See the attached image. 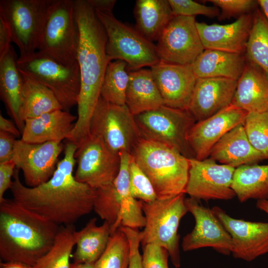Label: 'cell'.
<instances>
[{
  "label": "cell",
  "instance_id": "ee69618b",
  "mask_svg": "<svg viewBox=\"0 0 268 268\" xmlns=\"http://www.w3.org/2000/svg\"><path fill=\"white\" fill-rule=\"evenodd\" d=\"M15 168L12 160L0 163V202L4 200L5 192L11 188Z\"/></svg>",
  "mask_w": 268,
  "mask_h": 268
},
{
  "label": "cell",
  "instance_id": "5b68a950",
  "mask_svg": "<svg viewBox=\"0 0 268 268\" xmlns=\"http://www.w3.org/2000/svg\"><path fill=\"white\" fill-rule=\"evenodd\" d=\"M185 193L145 202L140 201L145 218L141 244H154L166 249L176 268L181 266L178 230L181 219L188 212Z\"/></svg>",
  "mask_w": 268,
  "mask_h": 268
},
{
  "label": "cell",
  "instance_id": "2e32d148",
  "mask_svg": "<svg viewBox=\"0 0 268 268\" xmlns=\"http://www.w3.org/2000/svg\"><path fill=\"white\" fill-rule=\"evenodd\" d=\"M63 149L61 141L30 143L15 140L12 161L22 170L26 186L37 187L52 177Z\"/></svg>",
  "mask_w": 268,
  "mask_h": 268
},
{
  "label": "cell",
  "instance_id": "277c9868",
  "mask_svg": "<svg viewBox=\"0 0 268 268\" xmlns=\"http://www.w3.org/2000/svg\"><path fill=\"white\" fill-rule=\"evenodd\" d=\"M130 154L151 181L158 199L185 193L190 165L179 152L142 137Z\"/></svg>",
  "mask_w": 268,
  "mask_h": 268
},
{
  "label": "cell",
  "instance_id": "f35d334b",
  "mask_svg": "<svg viewBox=\"0 0 268 268\" xmlns=\"http://www.w3.org/2000/svg\"><path fill=\"white\" fill-rule=\"evenodd\" d=\"M129 176L131 193L135 199L149 202L158 199L151 181L132 155L129 165Z\"/></svg>",
  "mask_w": 268,
  "mask_h": 268
},
{
  "label": "cell",
  "instance_id": "7dc6e473",
  "mask_svg": "<svg viewBox=\"0 0 268 268\" xmlns=\"http://www.w3.org/2000/svg\"><path fill=\"white\" fill-rule=\"evenodd\" d=\"M0 131L8 133L14 136H19L21 134L16 125L0 114Z\"/></svg>",
  "mask_w": 268,
  "mask_h": 268
},
{
  "label": "cell",
  "instance_id": "60d3db41",
  "mask_svg": "<svg viewBox=\"0 0 268 268\" xmlns=\"http://www.w3.org/2000/svg\"><path fill=\"white\" fill-rule=\"evenodd\" d=\"M208 1L221 9L220 18H226L231 16L249 13L258 4L253 0H209Z\"/></svg>",
  "mask_w": 268,
  "mask_h": 268
},
{
  "label": "cell",
  "instance_id": "b9f144b4",
  "mask_svg": "<svg viewBox=\"0 0 268 268\" xmlns=\"http://www.w3.org/2000/svg\"><path fill=\"white\" fill-rule=\"evenodd\" d=\"M143 248V268H169L168 251L154 244H147Z\"/></svg>",
  "mask_w": 268,
  "mask_h": 268
},
{
  "label": "cell",
  "instance_id": "5bb4252c",
  "mask_svg": "<svg viewBox=\"0 0 268 268\" xmlns=\"http://www.w3.org/2000/svg\"><path fill=\"white\" fill-rule=\"evenodd\" d=\"M189 171L185 193L190 197L207 201L230 200L236 194L231 188L235 168L219 164L208 157L202 160L189 159Z\"/></svg>",
  "mask_w": 268,
  "mask_h": 268
},
{
  "label": "cell",
  "instance_id": "7402d4cb",
  "mask_svg": "<svg viewBox=\"0 0 268 268\" xmlns=\"http://www.w3.org/2000/svg\"><path fill=\"white\" fill-rule=\"evenodd\" d=\"M231 104L248 113L268 111V74L247 59Z\"/></svg>",
  "mask_w": 268,
  "mask_h": 268
},
{
  "label": "cell",
  "instance_id": "4dcf8cb0",
  "mask_svg": "<svg viewBox=\"0 0 268 268\" xmlns=\"http://www.w3.org/2000/svg\"><path fill=\"white\" fill-rule=\"evenodd\" d=\"M96 218L89 220L77 231L76 249L73 254L74 263L94 264L107 247L111 235V225L106 222L96 225Z\"/></svg>",
  "mask_w": 268,
  "mask_h": 268
},
{
  "label": "cell",
  "instance_id": "ffe728a7",
  "mask_svg": "<svg viewBox=\"0 0 268 268\" xmlns=\"http://www.w3.org/2000/svg\"><path fill=\"white\" fill-rule=\"evenodd\" d=\"M237 83V80L224 77L198 78L188 109L196 122L230 106Z\"/></svg>",
  "mask_w": 268,
  "mask_h": 268
},
{
  "label": "cell",
  "instance_id": "9a60e30c",
  "mask_svg": "<svg viewBox=\"0 0 268 268\" xmlns=\"http://www.w3.org/2000/svg\"><path fill=\"white\" fill-rule=\"evenodd\" d=\"M188 209L193 215L195 226L193 230L184 237L182 248L184 251L211 247L224 255L231 254L232 240L211 209L204 206L201 201L191 197L185 199Z\"/></svg>",
  "mask_w": 268,
  "mask_h": 268
},
{
  "label": "cell",
  "instance_id": "7c38bea8",
  "mask_svg": "<svg viewBox=\"0 0 268 268\" xmlns=\"http://www.w3.org/2000/svg\"><path fill=\"white\" fill-rule=\"evenodd\" d=\"M75 158V179L95 189L113 183L119 171L120 154L96 135L89 134L78 144Z\"/></svg>",
  "mask_w": 268,
  "mask_h": 268
},
{
  "label": "cell",
  "instance_id": "3957f363",
  "mask_svg": "<svg viewBox=\"0 0 268 268\" xmlns=\"http://www.w3.org/2000/svg\"><path fill=\"white\" fill-rule=\"evenodd\" d=\"M60 226L13 199L0 202V257L34 267L53 246Z\"/></svg>",
  "mask_w": 268,
  "mask_h": 268
},
{
  "label": "cell",
  "instance_id": "7bdbcfd3",
  "mask_svg": "<svg viewBox=\"0 0 268 268\" xmlns=\"http://www.w3.org/2000/svg\"><path fill=\"white\" fill-rule=\"evenodd\" d=\"M119 229L126 235L130 245L129 268H143L142 255L139 246L142 240V232L138 229L120 226Z\"/></svg>",
  "mask_w": 268,
  "mask_h": 268
},
{
  "label": "cell",
  "instance_id": "d590c367",
  "mask_svg": "<svg viewBox=\"0 0 268 268\" xmlns=\"http://www.w3.org/2000/svg\"><path fill=\"white\" fill-rule=\"evenodd\" d=\"M93 210L110 224L111 235L121 226V203L113 183L95 189Z\"/></svg>",
  "mask_w": 268,
  "mask_h": 268
},
{
  "label": "cell",
  "instance_id": "74e56055",
  "mask_svg": "<svg viewBox=\"0 0 268 268\" xmlns=\"http://www.w3.org/2000/svg\"><path fill=\"white\" fill-rule=\"evenodd\" d=\"M243 125L251 144L268 159V111L248 113Z\"/></svg>",
  "mask_w": 268,
  "mask_h": 268
},
{
  "label": "cell",
  "instance_id": "1f68e13d",
  "mask_svg": "<svg viewBox=\"0 0 268 268\" xmlns=\"http://www.w3.org/2000/svg\"><path fill=\"white\" fill-rule=\"evenodd\" d=\"M231 188L242 203L252 199L268 200V164L235 168Z\"/></svg>",
  "mask_w": 268,
  "mask_h": 268
},
{
  "label": "cell",
  "instance_id": "52a82bcc",
  "mask_svg": "<svg viewBox=\"0 0 268 268\" xmlns=\"http://www.w3.org/2000/svg\"><path fill=\"white\" fill-rule=\"evenodd\" d=\"M79 29L73 0H55L38 51L65 66L77 63Z\"/></svg>",
  "mask_w": 268,
  "mask_h": 268
},
{
  "label": "cell",
  "instance_id": "8d00e7d4",
  "mask_svg": "<svg viewBox=\"0 0 268 268\" xmlns=\"http://www.w3.org/2000/svg\"><path fill=\"white\" fill-rule=\"evenodd\" d=\"M130 245L119 228L111 235L105 251L94 263L95 268H129Z\"/></svg>",
  "mask_w": 268,
  "mask_h": 268
},
{
  "label": "cell",
  "instance_id": "681fc988",
  "mask_svg": "<svg viewBox=\"0 0 268 268\" xmlns=\"http://www.w3.org/2000/svg\"><path fill=\"white\" fill-rule=\"evenodd\" d=\"M0 268H34L22 263L18 262H1Z\"/></svg>",
  "mask_w": 268,
  "mask_h": 268
},
{
  "label": "cell",
  "instance_id": "f5cc1de1",
  "mask_svg": "<svg viewBox=\"0 0 268 268\" xmlns=\"http://www.w3.org/2000/svg\"><path fill=\"white\" fill-rule=\"evenodd\" d=\"M70 268H95L94 264L93 263H73L70 264Z\"/></svg>",
  "mask_w": 268,
  "mask_h": 268
},
{
  "label": "cell",
  "instance_id": "6da1fadb",
  "mask_svg": "<svg viewBox=\"0 0 268 268\" xmlns=\"http://www.w3.org/2000/svg\"><path fill=\"white\" fill-rule=\"evenodd\" d=\"M77 146L68 141L64 156L52 177L35 187L24 185L16 167L10 188L13 199L25 207L61 226L73 225L93 210L95 189L77 181L73 172Z\"/></svg>",
  "mask_w": 268,
  "mask_h": 268
},
{
  "label": "cell",
  "instance_id": "83f0119b",
  "mask_svg": "<svg viewBox=\"0 0 268 268\" xmlns=\"http://www.w3.org/2000/svg\"><path fill=\"white\" fill-rule=\"evenodd\" d=\"M134 14L136 29L152 42L157 41L175 16L168 0H137Z\"/></svg>",
  "mask_w": 268,
  "mask_h": 268
},
{
  "label": "cell",
  "instance_id": "4316f807",
  "mask_svg": "<svg viewBox=\"0 0 268 268\" xmlns=\"http://www.w3.org/2000/svg\"><path fill=\"white\" fill-rule=\"evenodd\" d=\"M129 76L125 104L133 115L151 111L164 105L150 69L132 70L129 72Z\"/></svg>",
  "mask_w": 268,
  "mask_h": 268
},
{
  "label": "cell",
  "instance_id": "484cf974",
  "mask_svg": "<svg viewBox=\"0 0 268 268\" xmlns=\"http://www.w3.org/2000/svg\"><path fill=\"white\" fill-rule=\"evenodd\" d=\"M242 54L205 49L192 64L198 78L224 77L238 80L245 67Z\"/></svg>",
  "mask_w": 268,
  "mask_h": 268
},
{
  "label": "cell",
  "instance_id": "836d02e7",
  "mask_svg": "<svg viewBox=\"0 0 268 268\" xmlns=\"http://www.w3.org/2000/svg\"><path fill=\"white\" fill-rule=\"evenodd\" d=\"M246 59L268 74V20L259 9L253 13V22L246 47Z\"/></svg>",
  "mask_w": 268,
  "mask_h": 268
},
{
  "label": "cell",
  "instance_id": "30bf717a",
  "mask_svg": "<svg viewBox=\"0 0 268 268\" xmlns=\"http://www.w3.org/2000/svg\"><path fill=\"white\" fill-rule=\"evenodd\" d=\"M55 0H0V12L11 29L20 56L38 51Z\"/></svg>",
  "mask_w": 268,
  "mask_h": 268
},
{
  "label": "cell",
  "instance_id": "ab89813d",
  "mask_svg": "<svg viewBox=\"0 0 268 268\" xmlns=\"http://www.w3.org/2000/svg\"><path fill=\"white\" fill-rule=\"evenodd\" d=\"M175 16H195L202 15L213 18L220 15L217 7L207 6L192 0H168Z\"/></svg>",
  "mask_w": 268,
  "mask_h": 268
},
{
  "label": "cell",
  "instance_id": "f6af8a7d",
  "mask_svg": "<svg viewBox=\"0 0 268 268\" xmlns=\"http://www.w3.org/2000/svg\"><path fill=\"white\" fill-rule=\"evenodd\" d=\"M15 136L0 131V163L12 160Z\"/></svg>",
  "mask_w": 268,
  "mask_h": 268
},
{
  "label": "cell",
  "instance_id": "c3c4849f",
  "mask_svg": "<svg viewBox=\"0 0 268 268\" xmlns=\"http://www.w3.org/2000/svg\"><path fill=\"white\" fill-rule=\"evenodd\" d=\"M95 10L112 12L116 2L115 0H88Z\"/></svg>",
  "mask_w": 268,
  "mask_h": 268
},
{
  "label": "cell",
  "instance_id": "ac0fdd59",
  "mask_svg": "<svg viewBox=\"0 0 268 268\" xmlns=\"http://www.w3.org/2000/svg\"><path fill=\"white\" fill-rule=\"evenodd\" d=\"M150 70L164 105L188 110L198 79L192 65L160 61Z\"/></svg>",
  "mask_w": 268,
  "mask_h": 268
},
{
  "label": "cell",
  "instance_id": "d6a6232c",
  "mask_svg": "<svg viewBox=\"0 0 268 268\" xmlns=\"http://www.w3.org/2000/svg\"><path fill=\"white\" fill-rule=\"evenodd\" d=\"M77 238L73 225L60 226L53 246L33 268H70L69 260Z\"/></svg>",
  "mask_w": 268,
  "mask_h": 268
},
{
  "label": "cell",
  "instance_id": "603a6c76",
  "mask_svg": "<svg viewBox=\"0 0 268 268\" xmlns=\"http://www.w3.org/2000/svg\"><path fill=\"white\" fill-rule=\"evenodd\" d=\"M208 157L235 168L257 164L266 159L250 143L243 124L237 126L223 135L213 146Z\"/></svg>",
  "mask_w": 268,
  "mask_h": 268
},
{
  "label": "cell",
  "instance_id": "7a4b0ae2",
  "mask_svg": "<svg viewBox=\"0 0 268 268\" xmlns=\"http://www.w3.org/2000/svg\"><path fill=\"white\" fill-rule=\"evenodd\" d=\"M73 5L79 29L77 62L81 85L77 120L67 139L77 145L89 134L92 115L111 60L106 52V33L95 9L88 0H73Z\"/></svg>",
  "mask_w": 268,
  "mask_h": 268
},
{
  "label": "cell",
  "instance_id": "ba28073f",
  "mask_svg": "<svg viewBox=\"0 0 268 268\" xmlns=\"http://www.w3.org/2000/svg\"><path fill=\"white\" fill-rule=\"evenodd\" d=\"M95 11L106 33V52L111 61H123L133 70L151 67L160 61L155 45L135 28L118 20L113 12Z\"/></svg>",
  "mask_w": 268,
  "mask_h": 268
},
{
  "label": "cell",
  "instance_id": "cb8c5ba5",
  "mask_svg": "<svg viewBox=\"0 0 268 268\" xmlns=\"http://www.w3.org/2000/svg\"><path fill=\"white\" fill-rule=\"evenodd\" d=\"M76 117L69 112L57 110L25 121L23 141L30 143L62 141L72 131Z\"/></svg>",
  "mask_w": 268,
  "mask_h": 268
},
{
  "label": "cell",
  "instance_id": "44dd1931",
  "mask_svg": "<svg viewBox=\"0 0 268 268\" xmlns=\"http://www.w3.org/2000/svg\"><path fill=\"white\" fill-rule=\"evenodd\" d=\"M253 14L242 15L227 24H208L197 22V27L205 49L243 54L252 27Z\"/></svg>",
  "mask_w": 268,
  "mask_h": 268
},
{
  "label": "cell",
  "instance_id": "8992f818",
  "mask_svg": "<svg viewBox=\"0 0 268 268\" xmlns=\"http://www.w3.org/2000/svg\"><path fill=\"white\" fill-rule=\"evenodd\" d=\"M134 118L142 138L174 148L188 159L195 158L188 135L196 121L189 110L163 105Z\"/></svg>",
  "mask_w": 268,
  "mask_h": 268
},
{
  "label": "cell",
  "instance_id": "bcb514c9",
  "mask_svg": "<svg viewBox=\"0 0 268 268\" xmlns=\"http://www.w3.org/2000/svg\"><path fill=\"white\" fill-rule=\"evenodd\" d=\"M12 42V36L9 24L2 13L0 12V59L9 51Z\"/></svg>",
  "mask_w": 268,
  "mask_h": 268
},
{
  "label": "cell",
  "instance_id": "816d5d0a",
  "mask_svg": "<svg viewBox=\"0 0 268 268\" xmlns=\"http://www.w3.org/2000/svg\"><path fill=\"white\" fill-rule=\"evenodd\" d=\"M257 1L261 7L263 13L268 20V0H258Z\"/></svg>",
  "mask_w": 268,
  "mask_h": 268
},
{
  "label": "cell",
  "instance_id": "d6986e66",
  "mask_svg": "<svg viewBox=\"0 0 268 268\" xmlns=\"http://www.w3.org/2000/svg\"><path fill=\"white\" fill-rule=\"evenodd\" d=\"M248 112L231 104L216 114L196 122L191 128L188 141L195 158H208L211 149L227 133L244 124Z\"/></svg>",
  "mask_w": 268,
  "mask_h": 268
},
{
  "label": "cell",
  "instance_id": "e575fe53",
  "mask_svg": "<svg viewBox=\"0 0 268 268\" xmlns=\"http://www.w3.org/2000/svg\"><path fill=\"white\" fill-rule=\"evenodd\" d=\"M127 68V64L123 61L109 62L100 91V96L104 99L116 105H126V93L130 78Z\"/></svg>",
  "mask_w": 268,
  "mask_h": 268
},
{
  "label": "cell",
  "instance_id": "8fae6325",
  "mask_svg": "<svg viewBox=\"0 0 268 268\" xmlns=\"http://www.w3.org/2000/svg\"><path fill=\"white\" fill-rule=\"evenodd\" d=\"M89 134L100 137L117 154L131 153L142 138L134 116L126 105L112 104L101 96L92 115Z\"/></svg>",
  "mask_w": 268,
  "mask_h": 268
},
{
  "label": "cell",
  "instance_id": "9c48e42d",
  "mask_svg": "<svg viewBox=\"0 0 268 268\" xmlns=\"http://www.w3.org/2000/svg\"><path fill=\"white\" fill-rule=\"evenodd\" d=\"M17 65L19 69L31 75L49 89L63 110L69 112L77 105L81 85L78 62L65 66L37 51L19 56Z\"/></svg>",
  "mask_w": 268,
  "mask_h": 268
},
{
  "label": "cell",
  "instance_id": "4fadbf2b",
  "mask_svg": "<svg viewBox=\"0 0 268 268\" xmlns=\"http://www.w3.org/2000/svg\"><path fill=\"white\" fill-rule=\"evenodd\" d=\"M195 16H174L155 45L160 61L178 65H192L205 50Z\"/></svg>",
  "mask_w": 268,
  "mask_h": 268
},
{
  "label": "cell",
  "instance_id": "d4e9b609",
  "mask_svg": "<svg viewBox=\"0 0 268 268\" xmlns=\"http://www.w3.org/2000/svg\"><path fill=\"white\" fill-rule=\"evenodd\" d=\"M17 57L12 46L0 59V96L7 111L22 133L24 123L20 119L23 79L17 65Z\"/></svg>",
  "mask_w": 268,
  "mask_h": 268
},
{
  "label": "cell",
  "instance_id": "f546056e",
  "mask_svg": "<svg viewBox=\"0 0 268 268\" xmlns=\"http://www.w3.org/2000/svg\"><path fill=\"white\" fill-rule=\"evenodd\" d=\"M119 154L120 169L113 184L121 203V226L138 229L144 227L145 218L140 201L135 199L130 191L129 165L131 155L125 151Z\"/></svg>",
  "mask_w": 268,
  "mask_h": 268
},
{
  "label": "cell",
  "instance_id": "e0dca14e",
  "mask_svg": "<svg viewBox=\"0 0 268 268\" xmlns=\"http://www.w3.org/2000/svg\"><path fill=\"white\" fill-rule=\"evenodd\" d=\"M211 209L231 236L234 258L251 262L268 254V222L235 219L217 206Z\"/></svg>",
  "mask_w": 268,
  "mask_h": 268
},
{
  "label": "cell",
  "instance_id": "f1b7e54d",
  "mask_svg": "<svg viewBox=\"0 0 268 268\" xmlns=\"http://www.w3.org/2000/svg\"><path fill=\"white\" fill-rule=\"evenodd\" d=\"M23 79V90L19 112L20 119L25 121L45 113L62 109L53 93L31 75L19 69Z\"/></svg>",
  "mask_w": 268,
  "mask_h": 268
},
{
  "label": "cell",
  "instance_id": "f907efd6",
  "mask_svg": "<svg viewBox=\"0 0 268 268\" xmlns=\"http://www.w3.org/2000/svg\"><path fill=\"white\" fill-rule=\"evenodd\" d=\"M256 207L268 214V200L257 201Z\"/></svg>",
  "mask_w": 268,
  "mask_h": 268
}]
</instances>
